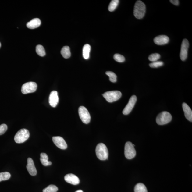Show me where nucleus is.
<instances>
[{"mask_svg":"<svg viewBox=\"0 0 192 192\" xmlns=\"http://www.w3.org/2000/svg\"><path fill=\"white\" fill-rule=\"evenodd\" d=\"M146 7L144 2L141 1L136 2L134 5L133 14L137 19H141L144 18L146 13Z\"/></svg>","mask_w":192,"mask_h":192,"instance_id":"1","label":"nucleus"},{"mask_svg":"<svg viewBox=\"0 0 192 192\" xmlns=\"http://www.w3.org/2000/svg\"><path fill=\"white\" fill-rule=\"evenodd\" d=\"M95 151L96 155L99 159L104 161L108 159V149L106 145L103 143H100L97 145Z\"/></svg>","mask_w":192,"mask_h":192,"instance_id":"2","label":"nucleus"},{"mask_svg":"<svg viewBox=\"0 0 192 192\" xmlns=\"http://www.w3.org/2000/svg\"><path fill=\"white\" fill-rule=\"evenodd\" d=\"M103 97L109 102L116 101L119 100L122 96L120 91H107L102 94Z\"/></svg>","mask_w":192,"mask_h":192,"instance_id":"3","label":"nucleus"},{"mask_svg":"<svg viewBox=\"0 0 192 192\" xmlns=\"http://www.w3.org/2000/svg\"><path fill=\"white\" fill-rule=\"evenodd\" d=\"M30 136L29 132L27 129H23L19 130L14 137L15 141L18 144L25 142Z\"/></svg>","mask_w":192,"mask_h":192,"instance_id":"4","label":"nucleus"},{"mask_svg":"<svg viewBox=\"0 0 192 192\" xmlns=\"http://www.w3.org/2000/svg\"><path fill=\"white\" fill-rule=\"evenodd\" d=\"M172 117L170 113L167 112H163L158 115L156 122L159 125L166 124L171 121Z\"/></svg>","mask_w":192,"mask_h":192,"instance_id":"5","label":"nucleus"},{"mask_svg":"<svg viewBox=\"0 0 192 192\" xmlns=\"http://www.w3.org/2000/svg\"><path fill=\"white\" fill-rule=\"evenodd\" d=\"M125 155L127 159H131L133 158L136 155V151L133 144L131 142L126 143L125 147Z\"/></svg>","mask_w":192,"mask_h":192,"instance_id":"6","label":"nucleus"},{"mask_svg":"<svg viewBox=\"0 0 192 192\" xmlns=\"http://www.w3.org/2000/svg\"><path fill=\"white\" fill-rule=\"evenodd\" d=\"M79 116L81 120L85 124H88L91 120V115L86 108L80 106L78 109Z\"/></svg>","mask_w":192,"mask_h":192,"instance_id":"7","label":"nucleus"},{"mask_svg":"<svg viewBox=\"0 0 192 192\" xmlns=\"http://www.w3.org/2000/svg\"><path fill=\"white\" fill-rule=\"evenodd\" d=\"M37 88V84L35 82H29L25 83L21 87V91L23 94H27L35 92Z\"/></svg>","mask_w":192,"mask_h":192,"instance_id":"8","label":"nucleus"},{"mask_svg":"<svg viewBox=\"0 0 192 192\" xmlns=\"http://www.w3.org/2000/svg\"><path fill=\"white\" fill-rule=\"evenodd\" d=\"M189 44L188 41L187 39L183 40L181 45L180 53V59L182 61H184L187 57L188 50L189 48Z\"/></svg>","mask_w":192,"mask_h":192,"instance_id":"9","label":"nucleus"},{"mask_svg":"<svg viewBox=\"0 0 192 192\" xmlns=\"http://www.w3.org/2000/svg\"><path fill=\"white\" fill-rule=\"evenodd\" d=\"M137 97L136 95H132L130 98L129 102L124 109L123 113V114L127 115L130 114L134 108L137 101Z\"/></svg>","mask_w":192,"mask_h":192,"instance_id":"10","label":"nucleus"},{"mask_svg":"<svg viewBox=\"0 0 192 192\" xmlns=\"http://www.w3.org/2000/svg\"><path fill=\"white\" fill-rule=\"evenodd\" d=\"M54 144L58 148L62 149H66L67 147V143L64 139L60 136H54L52 137Z\"/></svg>","mask_w":192,"mask_h":192,"instance_id":"11","label":"nucleus"},{"mask_svg":"<svg viewBox=\"0 0 192 192\" xmlns=\"http://www.w3.org/2000/svg\"><path fill=\"white\" fill-rule=\"evenodd\" d=\"M59 98L56 91H53L50 93L49 98V102L52 107L55 108L59 103Z\"/></svg>","mask_w":192,"mask_h":192,"instance_id":"12","label":"nucleus"},{"mask_svg":"<svg viewBox=\"0 0 192 192\" xmlns=\"http://www.w3.org/2000/svg\"><path fill=\"white\" fill-rule=\"evenodd\" d=\"M27 169L30 175L35 176L37 174V170L35 167L33 160L31 158H28L27 160Z\"/></svg>","mask_w":192,"mask_h":192,"instance_id":"13","label":"nucleus"},{"mask_svg":"<svg viewBox=\"0 0 192 192\" xmlns=\"http://www.w3.org/2000/svg\"><path fill=\"white\" fill-rule=\"evenodd\" d=\"M65 180L68 183L73 185H76L80 183V179L73 174H69L66 175Z\"/></svg>","mask_w":192,"mask_h":192,"instance_id":"14","label":"nucleus"},{"mask_svg":"<svg viewBox=\"0 0 192 192\" xmlns=\"http://www.w3.org/2000/svg\"><path fill=\"white\" fill-rule=\"evenodd\" d=\"M169 41V38L168 36L164 35L158 36L154 39L155 43L159 45L166 44Z\"/></svg>","mask_w":192,"mask_h":192,"instance_id":"15","label":"nucleus"},{"mask_svg":"<svg viewBox=\"0 0 192 192\" xmlns=\"http://www.w3.org/2000/svg\"><path fill=\"white\" fill-rule=\"evenodd\" d=\"M183 108L186 118L190 121H192V112L188 105L184 102L183 104Z\"/></svg>","mask_w":192,"mask_h":192,"instance_id":"16","label":"nucleus"},{"mask_svg":"<svg viewBox=\"0 0 192 192\" xmlns=\"http://www.w3.org/2000/svg\"><path fill=\"white\" fill-rule=\"evenodd\" d=\"M41 24V21L39 19L34 18L27 23V27L30 29H35L39 27Z\"/></svg>","mask_w":192,"mask_h":192,"instance_id":"17","label":"nucleus"},{"mask_svg":"<svg viewBox=\"0 0 192 192\" xmlns=\"http://www.w3.org/2000/svg\"><path fill=\"white\" fill-rule=\"evenodd\" d=\"M48 157L46 153H42L40 154V161L42 165L44 166L50 165L52 163L48 160Z\"/></svg>","mask_w":192,"mask_h":192,"instance_id":"18","label":"nucleus"},{"mask_svg":"<svg viewBox=\"0 0 192 192\" xmlns=\"http://www.w3.org/2000/svg\"><path fill=\"white\" fill-rule=\"evenodd\" d=\"M91 51V46L89 44H86L83 46V55L85 59H89L90 53Z\"/></svg>","mask_w":192,"mask_h":192,"instance_id":"19","label":"nucleus"},{"mask_svg":"<svg viewBox=\"0 0 192 192\" xmlns=\"http://www.w3.org/2000/svg\"><path fill=\"white\" fill-rule=\"evenodd\" d=\"M61 54L64 58L67 59L69 58L71 55L70 48L69 46H64L61 51Z\"/></svg>","mask_w":192,"mask_h":192,"instance_id":"20","label":"nucleus"},{"mask_svg":"<svg viewBox=\"0 0 192 192\" xmlns=\"http://www.w3.org/2000/svg\"><path fill=\"white\" fill-rule=\"evenodd\" d=\"M134 192H148L147 188L142 183H138L137 184L134 189Z\"/></svg>","mask_w":192,"mask_h":192,"instance_id":"21","label":"nucleus"},{"mask_svg":"<svg viewBox=\"0 0 192 192\" xmlns=\"http://www.w3.org/2000/svg\"><path fill=\"white\" fill-rule=\"evenodd\" d=\"M119 3V0H112L111 1L108 6V10L110 12H113L115 10Z\"/></svg>","mask_w":192,"mask_h":192,"instance_id":"22","label":"nucleus"},{"mask_svg":"<svg viewBox=\"0 0 192 192\" xmlns=\"http://www.w3.org/2000/svg\"><path fill=\"white\" fill-rule=\"evenodd\" d=\"M36 53L40 56L44 57L46 55L44 47L41 45H37L36 47Z\"/></svg>","mask_w":192,"mask_h":192,"instance_id":"23","label":"nucleus"},{"mask_svg":"<svg viewBox=\"0 0 192 192\" xmlns=\"http://www.w3.org/2000/svg\"><path fill=\"white\" fill-rule=\"evenodd\" d=\"M58 190V187L54 185H50L43 190V192H56Z\"/></svg>","mask_w":192,"mask_h":192,"instance_id":"24","label":"nucleus"},{"mask_svg":"<svg viewBox=\"0 0 192 192\" xmlns=\"http://www.w3.org/2000/svg\"><path fill=\"white\" fill-rule=\"evenodd\" d=\"M106 74L109 77V80L112 83L116 82L117 81V76L114 73L111 71H107Z\"/></svg>","mask_w":192,"mask_h":192,"instance_id":"25","label":"nucleus"},{"mask_svg":"<svg viewBox=\"0 0 192 192\" xmlns=\"http://www.w3.org/2000/svg\"><path fill=\"white\" fill-rule=\"evenodd\" d=\"M11 175L9 172H4L0 173V182L2 181L6 180L9 179Z\"/></svg>","mask_w":192,"mask_h":192,"instance_id":"26","label":"nucleus"},{"mask_svg":"<svg viewBox=\"0 0 192 192\" xmlns=\"http://www.w3.org/2000/svg\"><path fill=\"white\" fill-rule=\"evenodd\" d=\"M161 57V55L159 53H155L151 54L148 57L149 61L151 62H155L159 59Z\"/></svg>","mask_w":192,"mask_h":192,"instance_id":"27","label":"nucleus"},{"mask_svg":"<svg viewBox=\"0 0 192 192\" xmlns=\"http://www.w3.org/2000/svg\"><path fill=\"white\" fill-rule=\"evenodd\" d=\"M114 59L115 61L119 63L123 62L125 60V58L123 55L118 53L114 55Z\"/></svg>","mask_w":192,"mask_h":192,"instance_id":"28","label":"nucleus"},{"mask_svg":"<svg viewBox=\"0 0 192 192\" xmlns=\"http://www.w3.org/2000/svg\"><path fill=\"white\" fill-rule=\"evenodd\" d=\"M164 65L163 62L161 61H157L153 62L149 64V66L151 68H156L161 67Z\"/></svg>","mask_w":192,"mask_h":192,"instance_id":"29","label":"nucleus"},{"mask_svg":"<svg viewBox=\"0 0 192 192\" xmlns=\"http://www.w3.org/2000/svg\"><path fill=\"white\" fill-rule=\"evenodd\" d=\"M7 129V126L5 124H2L0 125V135H2L5 133Z\"/></svg>","mask_w":192,"mask_h":192,"instance_id":"30","label":"nucleus"},{"mask_svg":"<svg viewBox=\"0 0 192 192\" xmlns=\"http://www.w3.org/2000/svg\"><path fill=\"white\" fill-rule=\"evenodd\" d=\"M170 3H171L174 5L178 6L179 5V1L178 0H171L170 1Z\"/></svg>","mask_w":192,"mask_h":192,"instance_id":"31","label":"nucleus"},{"mask_svg":"<svg viewBox=\"0 0 192 192\" xmlns=\"http://www.w3.org/2000/svg\"><path fill=\"white\" fill-rule=\"evenodd\" d=\"M76 192H83V191L82 190H77V191H76Z\"/></svg>","mask_w":192,"mask_h":192,"instance_id":"32","label":"nucleus"},{"mask_svg":"<svg viewBox=\"0 0 192 192\" xmlns=\"http://www.w3.org/2000/svg\"><path fill=\"white\" fill-rule=\"evenodd\" d=\"M1 42H0V48H1Z\"/></svg>","mask_w":192,"mask_h":192,"instance_id":"33","label":"nucleus"}]
</instances>
